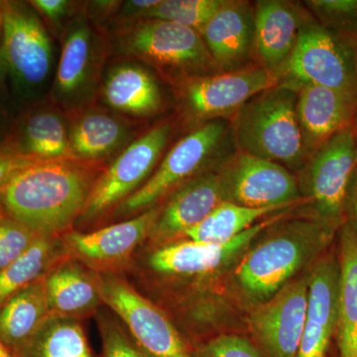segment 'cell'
<instances>
[{"label":"cell","instance_id":"6da1fadb","mask_svg":"<svg viewBox=\"0 0 357 357\" xmlns=\"http://www.w3.org/2000/svg\"><path fill=\"white\" fill-rule=\"evenodd\" d=\"M107 165L72 158L36 162L0 189V213L44 236L74 229Z\"/></svg>","mask_w":357,"mask_h":357},{"label":"cell","instance_id":"7a4b0ae2","mask_svg":"<svg viewBox=\"0 0 357 357\" xmlns=\"http://www.w3.org/2000/svg\"><path fill=\"white\" fill-rule=\"evenodd\" d=\"M283 218L244 253L234 272V285L253 307L273 297L301 270L319 261L340 229L302 215L286 222H282Z\"/></svg>","mask_w":357,"mask_h":357},{"label":"cell","instance_id":"3957f363","mask_svg":"<svg viewBox=\"0 0 357 357\" xmlns=\"http://www.w3.org/2000/svg\"><path fill=\"white\" fill-rule=\"evenodd\" d=\"M0 67L18 112L49 95L55 77V47L29 1L1 0Z\"/></svg>","mask_w":357,"mask_h":357},{"label":"cell","instance_id":"277c9868","mask_svg":"<svg viewBox=\"0 0 357 357\" xmlns=\"http://www.w3.org/2000/svg\"><path fill=\"white\" fill-rule=\"evenodd\" d=\"M291 210L256 223L227 243H204L181 238L160 245L145 244L121 274L136 289L158 283L187 285L204 280L208 275L241 259L265 229Z\"/></svg>","mask_w":357,"mask_h":357},{"label":"cell","instance_id":"5b68a950","mask_svg":"<svg viewBox=\"0 0 357 357\" xmlns=\"http://www.w3.org/2000/svg\"><path fill=\"white\" fill-rule=\"evenodd\" d=\"M107 32L110 53L154 68L172 84L220 72L201 34L192 28L170 21L140 20L115 24Z\"/></svg>","mask_w":357,"mask_h":357},{"label":"cell","instance_id":"8992f818","mask_svg":"<svg viewBox=\"0 0 357 357\" xmlns=\"http://www.w3.org/2000/svg\"><path fill=\"white\" fill-rule=\"evenodd\" d=\"M298 91L277 84L253 96L231 119L237 151L299 171L307 156L298 123Z\"/></svg>","mask_w":357,"mask_h":357},{"label":"cell","instance_id":"52a82bcc","mask_svg":"<svg viewBox=\"0 0 357 357\" xmlns=\"http://www.w3.org/2000/svg\"><path fill=\"white\" fill-rule=\"evenodd\" d=\"M231 123L227 119L197 126L164 155L151 177L114 211L109 220L116 222L135 217L161 204L187 181L218 169L231 154Z\"/></svg>","mask_w":357,"mask_h":357},{"label":"cell","instance_id":"ba28073f","mask_svg":"<svg viewBox=\"0 0 357 357\" xmlns=\"http://www.w3.org/2000/svg\"><path fill=\"white\" fill-rule=\"evenodd\" d=\"M60 57L47 98L70 115L98 102L110 55L109 32L86 15L84 2L66 26Z\"/></svg>","mask_w":357,"mask_h":357},{"label":"cell","instance_id":"9c48e42d","mask_svg":"<svg viewBox=\"0 0 357 357\" xmlns=\"http://www.w3.org/2000/svg\"><path fill=\"white\" fill-rule=\"evenodd\" d=\"M173 130L170 121L155 124L107 164L93 185L75 230L86 231L93 225L109 222L114 211L155 172Z\"/></svg>","mask_w":357,"mask_h":357},{"label":"cell","instance_id":"30bf717a","mask_svg":"<svg viewBox=\"0 0 357 357\" xmlns=\"http://www.w3.org/2000/svg\"><path fill=\"white\" fill-rule=\"evenodd\" d=\"M356 52L354 39L331 31L312 16L277 76L278 84L296 91L316 84L357 96Z\"/></svg>","mask_w":357,"mask_h":357},{"label":"cell","instance_id":"8fae6325","mask_svg":"<svg viewBox=\"0 0 357 357\" xmlns=\"http://www.w3.org/2000/svg\"><path fill=\"white\" fill-rule=\"evenodd\" d=\"M103 305L152 357H192V345L167 312L121 273L96 272Z\"/></svg>","mask_w":357,"mask_h":357},{"label":"cell","instance_id":"7c38bea8","mask_svg":"<svg viewBox=\"0 0 357 357\" xmlns=\"http://www.w3.org/2000/svg\"><path fill=\"white\" fill-rule=\"evenodd\" d=\"M356 166L352 128L333 135L298 171L301 215L340 227L347 183Z\"/></svg>","mask_w":357,"mask_h":357},{"label":"cell","instance_id":"4fadbf2b","mask_svg":"<svg viewBox=\"0 0 357 357\" xmlns=\"http://www.w3.org/2000/svg\"><path fill=\"white\" fill-rule=\"evenodd\" d=\"M278 84L272 73L255 65L248 69L189 77L174 84L181 114L192 123L234 117L253 96Z\"/></svg>","mask_w":357,"mask_h":357},{"label":"cell","instance_id":"5bb4252c","mask_svg":"<svg viewBox=\"0 0 357 357\" xmlns=\"http://www.w3.org/2000/svg\"><path fill=\"white\" fill-rule=\"evenodd\" d=\"M218 172L229 203L281 210L303 204L297 176L280 164L236 150L220 164Z\"/></svg>","mask_w":357,"mask_h":357},{"label":"cell","instance_id":"9a60e30c","mask_svg":"<svg viewBox=\"0 0 357 357\" xmlns=\"http://www.w3.org/2000/svg\"><path fill=\"white\" fill-rule=\"evenodd\" d=\"M161 204L135 217L109 223L100 229L63 234L68 257L79 260L96 272L121 273L149 238Z\"/></svg>","mask_w":357,"mask_h":357},{"label":"cell","instance_id":"2e32d148","mask_svg":"<svg viewBox=\"0 0 357 357\" xmlns=\"http://www.w3.org/2000/svg\"><path fill=\"white\" fill-rule=\"evenodd\" d=\"M309 273L252 307L248 326L262 357H296L306 321Z\"/></svg>","mask_w":357,"mask_h":357},{"label":"cell","instance_id":"e0dca14e","mask_svg":"<svg viewBox=\"0 0 357 357\" xmlns=\"http://www.w3.org/2000/svg\"><path fill=\"white\" fill-rule=\"evenodd\" d=\"M227 202L218 169L187 181L161 203L148 238V245H160L184 237L220 204Z\"/></svg>","mask_w":357,"mask_h":357},{"label":"cell","instance_id":"ac0fdd59","mask_svg":"<svg viewBox=\"0 0 357 357\" xmlns=\"http://www.w3.org/2000/svg\"><path fill=\"white\" fill-rule=\"evenodd\" d=\"M69 116L70 158L107 165L139 136L136 121L102 105H91Z\"/></svg>","mask_w":357,"mask_h":357},{"label":"cell","instance_id":"d6986e66","mask_svg":"<svg viewBox=\"0 0 357 357\" xmlns=\"http://www.w3.org/2000/svg\"><path fill=\"white\" fill-rule=\"evenodd\" d=\"M199 34L220 72H236L257 65L255 2L225 0Z\"/></svg>","mask_w":357,"mask_h":357},{"label":"cell","instance_id":"ffe728a7","mask_svg":"<svg viewBox=\"0 0 357 357\" xmlns=\"http://www.w3.org/2000/svg\"><path fill=\"white\" fill-rule=\"evenodd\" d=\"M255 13L256 64L277 77L312 15L303 2L288 0H258Z\"/></svg>","mask_w":357,"mask_h":357},{"label":"cell","instance_id":"44dd1931","mask_svg":"<svg viewBox=\"0 0 357 357\" xmlns=\"http://www.w3.org/2000/svg\"><path fill=\"white\" fill-rule=\"evenodd\" d=\"M4 144L33 162L70 158L69 116L48 98L20 110Z\"/></svg>","mask_w":357,"mask_h":357},{"label":"cell","instance_id":"7402d4cb","mask_svg":"<svg viewBox=\"0 0 357 357\" xmlns=\"http://www.w3.org/2000/svg\"><path fill=\"white\" fill-rule=\"evenodd\" d=\"M340 277L335 255H324L310 270L306 321L296 357H326L337 330Z\"/></svg>","mask_w":357,"mask_h":357},{"label":"cell","instance_id":"603a6c76","mask_svg":"<svg viewBox=\"0 0 357 357\" xmlns=\"http://www.w3.org/2000/svg\"><path fill=\"white\" fill-rule=\"evenodd\" d=\"M115 60L105 67L98 100L107 109L133 121L159 114L164 100L154 75L136 61Z\"/></svg>","mask_w":357,"mask_h":357},{"label":"cell","instance_id":"cb8c5ba5","mask_svg":"<svg viewBox=\"0 0 357 357\" xmlns=\"http://www.w3.org/2000/svg\"><path fill=\"white\" fill-rule=\"evenodd\" d=\"M357 96L316 84L298 91V123L307 158L335 134L351 128Z\"/></svg>","mask_w":357,"mask_h":357},{"label":"cell","instance_id":"d4e9b609","mask_svg":"<svg viewBox=\"0 0 357 357\" xmlns=\"http://www.w3.org/2000/svg\"><path fill=\"white\" fill-rule=\"evenodd\" d=\"M45 292L53 316L81 319L95 317L103 306L95 270L66 258L44 278Z\"/></svg>","mask_w":357,"mask_h":357},{"label":"cell","instance_id":"484cf974","mask_svg":"<svg viewBox=\"0 0 357 357\" xmlns=\"http://www.w3.org/2000/svg\"><path fill=\"white\" fill-rule=\"evenodd\" d=\"M50 316L42 279L14 294L0 306V340L14 354Z\"/></svg>","mask_w":357,"mask_h":357},{"label":"cell","instance_id":"4316f807","mask_svg":"<svg viewBox=\"0 0 357 357\" xmlns=\"http://www.w3.org/2000/svg\"><path fill=\"white\" fill-rule=\"evenodd\" d=\"M340 266L337 338L338 357H357V237L340 229Z\"/></svg>","mask_w":357,"mask_h":357},{"label":"cell","instance_id":"83f0119b","mask_svg":"<svg viewBox=\"0 0 357 357\" xmlns=\"http://www.w3.org/2000/svg\"><path fill=\"white\" fill-rule=\"evenodd\" d=\"M66 258L62 237H37L20 258L0 272V306L14 294L44 279Z\"/></svg>","mask_w":357,"mask_h":357},{"label":"cell","instance_id":"f1b7e54d","mask_svg":"<svg viewBox=\"0 0 357 357\" xmlns=\"http://www.w3.org/2000/svg\"><path fill=\"white\" fill-rule=\"evenodd\" d=\"M82 321L51 314L14 357H98Z\"/></svg>","mask_w":357,"mask_h":357},{"label":"cell","instance_id":"f546056e","mask_svg":"<svg viewBox=\"0 0 357 357\" xmlns=\"http://www.w3.org/2000/svg\"><path fill=\"white\" fill-rule=\"evenodd\" d=\"M282 211L285 210L248 208L241 204L225 202L199 225L185 232L183 238L204 243H227L250 229L260 218Z\"/></svg>","mask_w":357,"mask_h":357},{"label":"cell","instance_id":"4dcf8cb0","mask_svg":"<svg viewBox=\"0 0 357 357\" xmlns=\"http://www.w3.org/2000/svg\"><path fill=\"white\" fill-rule=\"evenodd\" d=\"M223 2L225 0H160L143 20L170 21L199 33Z\"/></svg>","mask_w":357,"mask_h":357},{"label":"cell","instance_id":"1f68e13d","mask_svg":"<svg viewBox=\"0 0 357 357\" xmlns=\"http://www.w3.org/2000/svg\"><path fill=\"white\" fill-rule=\"evenodd\" d=\"M100 342V357H152L129 333L121 319L103 305L95 316Z\"/></svg>","mask_w":357,"mask_h":357},{"label":"cell","instance_id":"d6a6232c","mask_svg":"<svg viewBox=\"0 0 357 357\" xmlns=\"http://www.w3.org/2000/svg\"><path fill=\"white\" fill-rule=\"evenodd\" d=\"M303 4L324 27L357 39V0H307Z\"/></svg>","mask_w":357,"mask_h":357},{"label":"cell","instance_id":"836d02e7","mask_svg":"<svg viewBox=\"0 0 357 357\" xmlns=\"http://www.w3.org/2000/svg\"><path fill=\"white\" fill-rule=\"evenodd\" d=\"M38 236L29 227L0 213V272L20 258Z\"/></svg>","mask_w":357,"mask_h":357},{"label":"cell","instance_id":"e575fe53","mask_svg":"<svg viewBox=\"0 0 357 357\" xmlns=\"http://www.w3.org/2000/svg\"><path fill=\"white\" fill-rule=\"evenodd\" d=\"M192 357H262L252 342L236 335H220L192 345Z\"/></svg>","mask_w":357,"mask_h":357},{"label":"cell","instance_id":"d590c367","mask_svg":"<svg viewBox=\"0 0 357 357\" xmlns=\"http://www.w3.org/2000/svg\"><path fill=\"white\" fill-rule=\"evenodd\" d=\"M49 32L61 39L66 26L81 8L82 2L69 0H30Z\"/></svg>","mask_w":357,"mask_h":357},{"label":"cell","instance_id":"8d00e7d4","mask_svg":"<svg viewBox=\"0 0 357 357\" xmlns=\"http://www.w3.org/2000/svg\"><path fill=\"white\" fill-rule=\"evenodd\" d=\"M18 114L0 67V144H3L8 138Z\"/></svg>","mask_w":357,"mask_h":357},{"label":"cell","instance_id":"74e56055","mask_svg":"<svg viewBox=\"0 0 357 357\" xmlns=\"http://www.w3.org/2000/svg\"><path fill=\"white\" fill-rule=\"evenodd\" d=\"M36 162L30 161L16 154L6 144H0V189L26 167Z\"/></svg>","mask_w":357,"mask_h":357},{"label":"cell","instance_id":"f35d334b","mask_svg":"<svg viewBox=\"0 0 357 357\" xmlns=\"http://www.w3.org/2000/svg\"><path fill=\"white\" fill-rule=\"evenodd\" d=\"M357 237V165L347 183L344 202V223Z\"/></svg>","mask_w":357,"mask_h":357},{"label":"cell","instance_id":"ab89813d","mask_svg":"<svg viewBox=\"0 0 357 357\" xmlns=\"http://www.w3.org/2000/svg\"><path fill=\"white\" fill-rule=\"evenodd\" d=\"M352 133H354V144H356V165H357V107L354 112V121H352Z\"/></svg>","mask_w":357,"mask_h":357},{"label":"cell","instance_id":"60d3db41","mask_svg":"<svg viewBox=\"0 0 357 357\" xmlns=\"http://www.w3.org/2000/svg\"><path fill=\"white\" fill-rule=\"evenodd\" d=\"M0 357H14L13 352L7 349L1 340H0Z\"/></svg>","mask_w":357,"mask_h":357},{"label":"cell","instance_id":"b9f144b4","mask_svg":"<svg viewBox=\"0 0 357 357\" xmlns=\"http://www.w3.org/2000/svg\"><path fill=\"white\" fill-rule=\"evenodd\" d=\"M2 34H3V18H2L1 6H0V52H1Z\"/></svg>","mask_w":357,"mask_h":357},{"label":"cell","instance_id":"7bdbcfd3","mask_svg":"<svg viewBox=\"0 0 357 357\" xmlns=\"http://www.w3.org/2000/svg\"><path fill=\"white\" fill-rule=\"evenodd\" d=\"M356 77H357V52H356Z\"/></svg>","mask_w":357,"mask_h":357},{"label":"cell","instance_id":"ee69618b","mask_svg":"<svg viewBox=\"0 0 357 357\" xmlns=\"http://www.w3.org/2000/svg\"><path fill=\"white\" fill-rule=\"evenodd\" d=\"M354 41H356V43L357 44V39L356 40H354Z\"/></svg>","mask_w":357,"mask_h":357}]
</instances>
